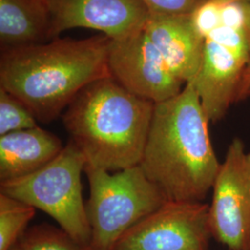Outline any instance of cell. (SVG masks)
<instances>
[{
  "mask_svg": "<svg viewBox=\"0 0 250 250\" xmlns=\"http://www.w3.org/2000/svg\"><path fill=\"white\" fill-rule=\"evenodd\" d=\"M194 83L155 104L139 166L170 201L202 202L220 168Z\"/></svg>",
  "mask_w": 250,
  "mask_h": 250,
  "instance_id": "6da1fadb",
  "label": "cell"
},
{
  "mask_svg": "<svg viewBox=\"0 0 250 250\" xmlns=\"http://www.w3.org/2000/svg\"><path fill=\"white\" fill-rule=\"evenodd\" d=\"M111 38H56L50 43L3 50L0 87L22 102L37 122L62 116L74 98L92 82L109 76Z\"/></svg>",
  "mask_w": 250,
  "mask_h": 250,
  "instance_id": "7a4b0ae2",
  "label": "cell"
},
{
  "mask_svg": "<svg viewBox=\"0 0 250 250\" xmlns=\"http://www.w3.org/2000/svg\"><path fill=\"white\" fill-rule=\"evenodd\" d=\"M154 106L109 75L81 90L62 118L86 165L118 171L139 165Z\"/></svg>",
  "mask_w": 250,
  "mask_h": 250,
  "instance_id": "3957f363",
  "label": "cell"
},
{
  "mask_svg": "<svg viewBox=\"0 0 250 250\" xmlns=\"http://www.w3.org/2000/svg\"><path fill=\"white\" fill-rule=\"evenodd\" d=\"M84 172L90 189L88 250H112L125 232L168 201L139 165L118 171L85 165Z\"/></svg>",
  "mask_w": 250,
  "mask_h": 250,
  "instance_id": "277c9868",
  "label": "cell"
},
{
  "mask_svg": "<svg viewBox=\"0 0 250 250\" xmlns=\"http://www.w3.org/2000/svg\"><path fill=\"white\" fill-rule=\"evenodd\" d=\"M85 159L69 141L53 161L21 178L0 182L1 193L49 215L74 241L88 250L91 229L83 198Z\"/></svg>",
  "mask_w": 250,
  "mask_h": 250,
  "instance_id": "5b68a950",
  "label": "cell"
},
{
  "mask_svg": "<svg viewBox=\"0 0 250 250\" xmlns=\"http://www.w3.org/2000/svg\"><path fill=\"white\" fill-rule=\"evenodd\" d=\"M248 61V45L241 21L222 24L205 36L199 71L192 83L209 123L224 118L235 95Z\"/></svg>",
  "mask_w": 250,
  "mask_h": 250,
  "instance_id": "8992f818",
  "label": "cell"
},
{
  "mask_svg": "<svg viewBox=\"0 0 250 250\" xmlns=\"http://www.w3.org/2000/svg\"><path fill=\"white\" fill-rule=\"evenodd\" d=\"M212 191L211 235L228 250H250V152L241 139L229 145Z\"/></svg>",
  "mask_w": 250,
  "mask_h": 250,
  "instance_id": "52a82bcc",
  "label": "cell"
},
{
  "mask_svg": "<svg viewBox=\"0 0 250 250\" xmlns=\"http://www.w3.org/2000/svg\"><path fill=\"white\" fill-rule=\"evenodd\" d=\"M208 208L168 200L125 232L112 250H208Z\"/></svg>",
  "mask_w": 250,
  "mask_h": 250,
  "instance_id": "ba28073f",
  "label": "cell"
},
{
  "mask_svg": "<svg viewBox=\"0 0 250 250\" xmlns=\"http://www.w3.org/2000/svg\"><path fill=\"white\" fill-rule=\"evenodd\" d=\"M107 65L125 88L154 104L179 95L186 84L170 72L160 51L142 30L111 39Z\"/></svg>",
  "mask_w": 250,
  "mask_h": 250,
  "instance_id": "9c48e42d",
  "label": "cell"
},
{
  "mask_svg": "<svg viewBox=\"0 0 250 250\" xmlns=\"http://www.w3.org/2000/svg\"><path fill=\"white\" fill-rule=\"evenodd\" d=\"M50 39L74 28L97 30L119 39L142 30L149 11L140 0H46Z\"/></svg>",
  "mask_w": 250,
  "mask_h": 250,
  "instance_id": "30bf717a",
  "label": "cell"
},
{
  "mask_svg": "<svg viewBox=\"0 0 250 250\" xmlns=\"http://www.w3.org/2000/svg\"><path fill=\"white\" fill-rule=\"evenodd\" d=\"M144 31L179 81L184 84L194 81L201 65L205 36L192 14L150 13Z\"/></svg>",
  "mask_w": 250,
  "mask_h": 250,
  "instance_id": "8fae6325",
  "label": "cell"
},
{
  "mask_svg": "<svg viewBox=\"0 0 250 250\" xmlns=\"http://www.w3.org/2000/svg\"><path fill=\"white\" fill-rule=\"evenodd\" d=\"M64 146L55 134L36 126L0 136V182L21 178L45 167Z\"/></svg>",
  "mask_w": 250,
  "mask_h": 250,
  "instance_id": "7c38bea8",
  "label": "cell"
},
{
  "mask_svg": "<svg viewBox=\"0 0 250 250\" xmlns=\"http://www.w3.org/2000/svg\"><path fill=\"white\" fill-rule=\"evenodd\" d=\"M46 0H0L1 50L43 44L50 39Z\"/></svg>",
  "mask_w": 250,
  "mask_h": 250,
  "instance_id": "4fadbf2b",
  "label": "cell"
},
{
  "mask_svg": "<svg viewBox=\"0 0 250 250\" xmlns=\"http://www.w3.org/2000/svg\"><path fill=\"white\" fill-rule=\"evenodd\" d=\"M36 208L0 193V250H10L25 232Z\"/></svg>",
  "mask_w": 250,
  "mask_h": 250,
  "instance_id": "5bb4252c",
  "label": "cell"
},
{
  "mask_svg": "<svg viewBox=\"0 0 250 250\" xmlns=\"http://www.w3.org/2000/svg\"><path fill=\"white\" fill-rule=\"evenodd\" d=\"M10 250H87L61 227L36 224L27 228Z\"/></svg>",
  "mask_w": 250,
  "mask_h": 250,
  "instance_id": "9a60e30c",
  "label": "cell"
},
{
  "mask_svg": "<svg viewBox=\"0 0 250 250\" xmlns=\"http://www.w3.org/2000/svg\"><path fill=\"white\" fill-rule=\"evenodd\" d=\"M37 120L29 108L0 87V136L38 126Z\"/></svg>",
  "mask_w": 250,
  "mask_h": 250,
  "instance_id": "2e32d148",
  "label": "cell"
},
{
  "mask_svg": "<svg viewBox=\"0 0 250 250\" xmlns=\"http://www.w3.org/2000/svg\"><path fill=\"white\" fill-rule=\"evenodd\" d=\"M149 13L161 15L193 14L208 0H140Z\"/></svg>",
  "mask_w": 250,
  "mask_h": 250,
  "instance_id": "e0dca14e",
  "label": "cell"
},
{
  "mask_svg": "<svg viewBox=\"0 0 250 250\" xmlns=\"http://www.w3.org/2000/svg\"><path fill=\"white\" fill-rule=\"evenodd\" d=\"M235 7L237 8L239 12L242 26L244 28L248 45V61L235 95L234 103H237L250 98V5L241 4L236 5Z\"/></svg>",
  "mask_w": 250,
  "mask_h": 250,
  "instance_id": "ac0fdd59",
  "label": "cell"
},
{
  "mask_svg": "<svg viewBox=\"0 0 250 250\" xmlns=\"http://www.w3.org/2000/svg\"><path fill=\"white\" fill-rule=\"evenodd\" d=\"M208 2L221 9H224L230 6L241 5V4H250V0H208Z\"/></svg>",
  "mask_w": 250,
  "mask_h": 250,
  "instance_id": "d6986e66",
  "label": "cell"
}]
</instances>
